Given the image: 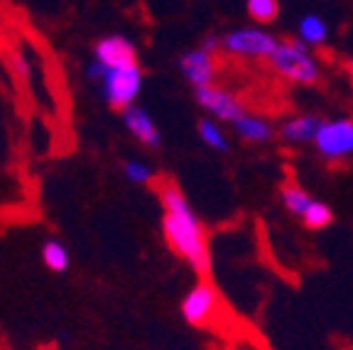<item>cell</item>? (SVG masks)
<instances>
[{
	"mask_svg": "<svg viewBox=\"0 0 353 350\" xmlns=\"http://www.w3.org/2000/svg\"><path fill=\"white\" fill-rule=\"evenodd\" d=\"M277 44H280V39L260 25L236 28L221 37V50L226 54L243 56V59H270Z\"/></svg>",
	"mask_w": 353,
	"mask_h": 350,
	"instance_id": "277c9868",
	"label": "cell"
},
{
	"mask_svg": "<svg viewBox=\"0 0 353 350\" xmlns=\"http://www.w3.org/2000/svg\"><path fill=\"white\" fill-rule=\"evenodd\" d=\"M245 10L253 17L255 25H268L280 12V3L277 0H245Z\"/></svg>",
	"mask_w": 353,
	"mask_h": 350,
	"instance_id": "2e32d148",
	"label": "cell"
},
{
	"mask_svg": "<svg viewBox=\"0 0 353 350\" xmlns=\"http://www.w3.org/2000/svg\"><path fill=\"white\" fill-rule=\"evenodd\" d=\"M231 127L243 143H250V145H265L275 137L272 123L268 121V118H263V115L248 113V110H245Z\"/></svg>",
	"mask_w": 353,
	"mask_h": 350,
	"instance_id": "7c38bea8",
	"label": "cell"
},
{
	"mask_svg": "<svg viewBox=\"0 0 353 350\" xmlns=\"http://www.w3.org/2000/svg\"><path fill=\"white\" fill-rule=\"evenodd\" d=\"M96 61L103 64L105 69H125V66L138 64V52H135V44L130 39L121 37V34H110L103 37L96 44Z\"/></svg>",
	"mask_w": 353,
	"mask_h": 350,
	"instance_id": "ba28073f",
	"label": "cell"
},
{
	"mask_svg": "<svg viewBox=\"0 0 353 350\" xmlns=\"http://www.w3.org/2000/svg\"><path fill=\"white\" fill-rule=\"evenodd\" d=\"M326 37H329V25L324 22V17H319L316 12H307L299 17L297 39H302L309 47H316V44H324Z\"/></svg>",
	"mask_w": 353,
	"mask_h": 350,
	"instance_id": "4fadbf2b",
	"label": "cell"
},
{
	"mask_svg": "<svg viewBox=\"0 0 353 350\" xmlns=\"http://www.w3.org/2000/svg\"><path fill=\"white\" fill-rule=\"evenodd\" d=\"M282 206L290 211V214H294V216H299L302 218L304 214L309 211V206L314 203V198L309 196L307 192H304L302 186H297V184H287V186H282Z\"/></svg>",
	"mask_w": 353,
	"mask_h": 350,
	"instance_id": "9a60e30c",
	"label": "cell"
},
{
	"mask_svg": "<svg viewBox=\"0 0 353 350\" xmlns=\"http://www.w3.org/2000/svg\"><path fill=\"white\" fill-rule=\"evenodd\" d=\"M162 206H165V218H162V230H165L167 245L187 260L194 267V272L209 274L211 269V252L206 230L201 220L194 214L192 203L182 194V189L172 181L162 184Z\"/></svg>",
	"mask_w": 353,
	"mask_h": 350,
	"instance_id": "6da1fadb",
	"label": "cell"
},
{
	"mask_svg": "<svg viewBox=\"0 0 353 350\" xmlns=\"http://www.w3.org/2000/svg\"><path fill=\"white\" fill-rule=\"evenodd\" d=\"M268 61L277 76L299 83V86H312L321 76L319 61L312 54V47L304 44L302 39H280L277 50Z\"/></svg>",
	"mask_w": 353,
	"mask_h": 350,
	"instance_id": "7a4b0ae2",
	"label": "cell"
},
{
	"mask_svg": "<svg viewBox=\"0 0 353 350\" xmlns=\"http://www.w3.org/2000/svg\"><path fill=\"white\" fill-rule=\"evenodd\" d=\"M42 260L44 265L52 269V272H64L69 267V255H66V247L59 240H47L42 245Z\"/></svg>",
	"mask_w": 353,
	"mask_h": 350,
	"instance_id": "e0dca14e",
	"label": "cell"
},
{
	"mask_svg": "<svg viewBox=\"0 0 353 350\" xmlns=\"http://www.w3.org/2000/svg\"><path fill=\"white\" fill-rule=\"evenodd\" d=\"M314 150L326 162L353 157V118H334L321 123Z\"/></svg>",
	"mask_w": 353,
	"mask_h": 350,
	"instance_id": "5b68a950",
	"label": "cell"
},
{
	"mask_svg": "<svg viewBox=\"0 0 353 350\" xmlns=\"http://www.w3.org/2000/svg\"><path fill=\"white\" fill-rule=\"evenodd\" d=\"M194 99H196V103L201 105V108H204L214 121L228 123V125H233V123L245 113L243 103L236 99V93L216 86V83L214 86L194 88Z\"/></svg>",
	"mask_w": 353,
	"mask_h": 350,
	"instance_id": "8992f818",
	"label": "cell"
},
{
	"mask_svg": "<svg viewBox=\"0 0 353 350\" xmlns=\"http://www.w3.org/2000/svg\"><path fill=\"white\" fill-rule=\"evenodd\" d=\"M351 79H353V66H351Z\"/></svg>",
	"mask_w": 353,
	"mask_h": 350,
	"instance_id": "ffe728a7",
	"label": "cell"
},
{
	"mask_svg": "<svg viewBox=\"0 0 353 350\" xmlns=\"http://www.w3.org/2000/svg\"><path fill=\"white\" fill-rule=\"evenodd\" d=\"M123 123H125V127L130 130V135L138 140V143H143L145 147H160L162 137H160V130H157V125L152 123V118L148 115V110L140 108V105H130V108L123 110Z\"/></svg>",
	"mask_w": 353,
	"mask_h": 350,
	"instance_id": "8fae6325",
	"label": "cell"
},
{
	"mask_svg": "<svg viewBox=\"0 0 353 350\" xmlns=\"http://www.w3.org/2000/svg\"><path fill=\"white\" fill-rule=\"evenodd\" d=\"M216 311H219V294L206 282H199L196 287H192L182 301V316L192 326H206V323H211Z\"/></svg>",
	"mask_w": 353,
	"mask_h": 350,
	"instance_id": "52a82bcc",
	"label": "cell"
},
{
	"mask_svg": "<svg viewBox=\"0 0 353 350\" xmlns=\"http://www.w3.org/2000/svg\"><path fill=\"white\" fill-rule=\"evenodd\" d=\"M321 123L324 121H321L319 115L299 113V115H292V118H287L280 125V130H277V135H280L287 145H314Z\"/></svg>",
	"mask_w": 353,
	"mask_h": 350,
	"instance_id": "30bf717a",
	"label": "cell"
},
{
	"mask_svg": "<svg viewBox=\"0 0 353 350\" xmlns=\"http://www.w3.org/2000/svg\"><path fill=\"white\" fill-rule=\"evenodd\" d=\"M123 172H125V176L132 184H150L154 176L152 167L148 162H143V159H128L125 165H123Z\"/></svg>",
	"mask_w": 353,
	"mask_h": 350,
	"instance_id": "d6986e66",
	"label": "cell"
},
{
	"mask_svg": "<svg viewBox=\"0 0 353 350\" xmlns=\"http://www.w3.org/2000/svg\"><path fill=\"white\" fill-rule=\"evenodd\" d=\"M86 74L91 79H99L105 103L116 110H125L135 105V99L143 88V72L138 64L125 66V69H105L103 64L94 59V64H88Z\"/></svg>",
	"mask_w": 353,
	"mask_h": 350,
	"instance_id": "3957f363",
	"label": "cell"
},
{
	"mask_svg": "<svg viewBox=\"0 0 353 350\" xmlns=\"http://www.w3.org/2000/svg\"><path fill=\"white\" fill-rule=\"evenodd\" d=\"M199 137L204 140V145L216 150V152H228V150H231L226 132H223V127H221L219 121H214V118H201V121H199Z\"/></svg>",
	"mask_w": 353,
	"mask_h": 350,
	"instance_id": "5bb4252c",
	"label": "cell"
},
{
	"mask_svg": "<svg viewBox=\"0 0 353 350\" xmlns=\"http://www.w3.org/2000/svg\"><path fill=\"white\" fill-rule=\"evenodd\" d=\"M334 220V214H331V208L326 206L324 201H316L314 198V203L309 206V211L302 216V223L307 225V228H312V230H321V228H326V225Z\"/></svg>",
	"mask_w": 353,
	"mask_h": 350,
	"instance_id": "ac0fdd59",
	"label": "cell"
},
{
	"mask_svg": "<svg viewBox=\"0 0 353 350\" xmlns=\"http://www.w3.org/2000/svg\"><path fill=\"white\" fill-rule=\"evenodd\" d=\"M179 72H182V76L187 79L194 88L214 86L216 59L204 47H196V50H189L187 54H182V59H179Z\"/></svg>",
	"mask_w": 353,
	"mask_h": 350,
	"instance_id": "9c48e42d",
	"label": "cell"
}]
</instances>
